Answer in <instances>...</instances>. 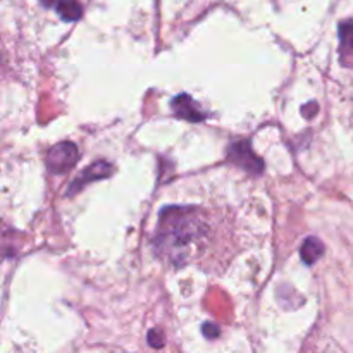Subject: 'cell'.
<instances>
[{"label": "cell", "mask_w": 353, "mask_h": 353, "mask_svg": "<svg viewBox=\"0 0 353 353\" xmlns=\"http://www.w3.org/2000/svg\"><path fill=\"white\" fill-rule=\"evenodd\" d=\"M209 224L199 209L165 207L152 240L155 255L172 265H185L205 247Z\"/></svg>", "instance_id": "obj_1"}, {"label": "cell", "mask_w": 353, "mask_h": 353, "mask_svg": "<svg viewBox=\"0 0 353 353\" xmlns=\"http://www.w3.org/2000/svg\"><path fill=\"white\" fill-rule=\"evenodd\" d=\"M228 159H230L231 164L238 165V168H241L243 171L250 172L254 176H261L264 172V161L259 155H255L250 143L245 140L234 141L233 145H230Z\"/></svg>", "instance_id": "obj_2"}, {"label": "cell", "mask_w": 353, "mask_h": 353, "mask_svg": "<svg viewBox=\"0 0 353 353\" xmlns=\"http://www.w3.org/2000/svg\"><path fill=\"white\" fill-rule=\"evenodd\" d=\"M79 152L72 141H62L50 148L47 155V168L54 174H64L78 162Z\"/></svg>", "instance_id": "obj_3"}, {"label": "cell", "mask_w": 353, "mask_h": 353, "mask_svg": "<svg viewBox=\"0 0 353 353\" xmlns=\"http://www.w3.org/2000/svg\"><path fill=\"white\" fill-rule=\"evenodd\" d=\"M112 171H114V168L109 164V162H105V161L93 162L92 165H88V168H86L85 171H83L81 174H79L74 181H72V185L68 188V193H71L72 195V193L79 192V190H81V186L88 185V183H92V181H97V179H103V178H107V176H110L112 174Z\"/></svg>", "instance_id": "obj_4"}, {"label": "cell", "mask_w": 353, "mask_h": 353, "mask_svg": "<svg viewBox=\"0 0 353 353\" xmlns=\"http://www.w3.org/2000/svg\"><path fill=\"white\" fill-rule=\"evenodd\" d=\"M171 107L172 110H174L176 116L181 117V119L185 121H190V123H200V121L205 119V112L200 110L199 103H196L192 97L185 95V93L174 97L171 102Z\"/></svg>", "instance_id": "obj_5"}, {"label": "cell", "mask_w": 353, "mask_h": 353, "mask_svg": "<svg viewBox=\"0 0 353 353\" xmlns=\"http://www.w3.org/2000/svg\"><path fill=\"white\" fill-rule=\"evenodd\" d=\"M340 61L345 68L353 69V21L340 24Z\"/></svg>", "instance_id": "obj_6"}, {"label": "cell", "mask_w": 353, "mask_h": 353, "mask_svg": "<svg viewBox=\"0 0 353 353\" xmlns=\"http://www.w3.org/2000/svg\"><path fill=\"white\" fill-rule=\"evenodd\" d=\"M324 255V243L316 236H309L302 243L300 248V257L307 265H314Z\"/></svg>", "instance_id": "obj_7"}, {"label": "cell", "mask_w": 353, "mask_h": 353, "mask_svg": "<svg viewBox=\"0 0 353 353\" xmlns=\"http://www.w3.org/2000/svg\"><path fill=\"white\" fill-rule=\"evenodd\" d=\"M55 10L64 21H78L83 14V7L79 0H57Z\"/></svg>", "instance_id": "obj_8"}, {"label": "cell", "mask_w": 353, "mask_h": 353, "mask_svg": "<svg viewBox=\"0 0 353 353\" xmlns=\"http://www.w3.org/2000/svg\"><path fill=\"white\" fill-rule=\"evenodd\" d=\"M148 343L154 348H162L164 347V334L159 330H152L150 333H148Z\"/></svg>", "instance_id": "obj_9"}, {"label": "cell", "mask_w": 353, "mask_h": 353, "mask_svg": "<svg viewBox=\"0 0 353 353\" xmlns=\"http://www.w3.org/2000/svg\"><path fill=\"white\" fill-rule=\"evenodd\" d=\"M317 112H319V105H317L316 102H309L302 107V114L307 119H312Z\"/></svg>", "instance_id": "obj_10"}, {"label": "cell", "mask_w": 353, "mask_h": 353, "mask_svg": "<svg viewBox=\"0 0 353 353\" xmlns=\"http://www.w3.org/2000/svg\"><path fill=\"white\" fill-rule=\"evenodd\" d=\"M203 334H205L209 340H214V338L219 336V327H217L216 324H205V326H203Z\"/></svg>", "instance_id": "obj_11"}, {"label": "cell", "mask_w": 353, "mask_h": 353, "mask_svg": "<svg viewBox=\"0 0 353 353\" xmlns=\"http://www.w3.org/2000/svg\"><path fill=\"white\" fill-rule=\"evenodd\" d=\"M41 3H43L45 7H55V3H57V0H40Z\"/></svg>", "instance_id": "obj_12"}]
</instances>
